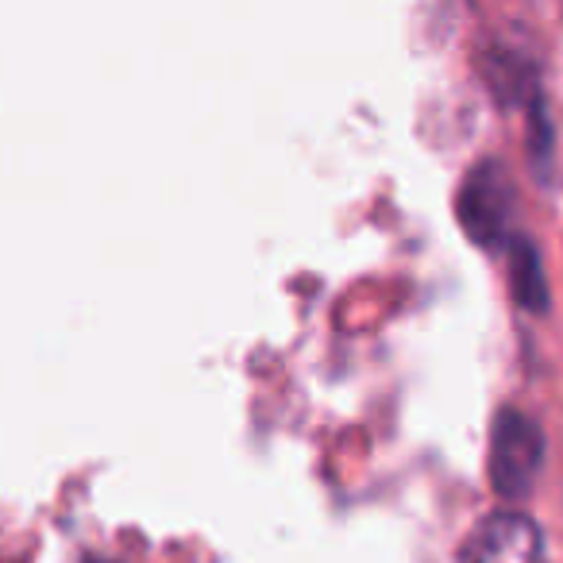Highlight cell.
I'll return each instance as SVG.
<instances>
[{
  "label": "cell",
  "instance_id": "obj_1",
  "mask_svg": "<svg viewBox=\"0 0 563 563\" xmlns=\"http://www.w3.org/2000/svg\"><path fill=\"white\" fill-rule=\"evenodd\" d=\"M544 463V432L521 409H501L490 432V483L501 498H525Z\"/></svg>",
  "mask_w": 563,
  "mask_h": 563
},
{
  "label": "cell",
  "instance_id": "obj_2",
  "mask_svg": "<svg viewBox=\"0 0 563 563\" xmlns=\"http://www.w3.org/2000/svg\"><path fill=\"white\" fill-rule=\"evenodd\" d=\"M509 217H514V186L498 163H478L460 189V220L471 240L483 247L509 243Z\"/></svg>",
  "mask_w": 563,
  "mask_h": 563
},
{
  "label": "cell",
  "instance_id": "obj_3",
  "mask_svg": "<svg viewBox=\"0 0 563 563\" xmlns=\"http://www.w3.org/2000/svg\"><path fill=\"white\" fill-rule=\"evenodd\" d=\"M463 563H544V537L525 514H490L463 548Z\"/></svg>",
  "mask_w": 563,
  "mask_h": 563
},
{
  "label": "cell",
  "instance_id": "obj_4",
  "mask_svg": "<svg viewBox=\"0 0 563 563\" xmlns=\"http://www.w3.org/2000/svg\"><path fill=\"white\" fill-rule=\"evenodd\" d=\"M509 274H514V294L529 313H540L548 306V282L540 266V251L529 235L509 240Z\"/></svg>",
  "mask_w": 563,
  "mask_h": 563
}]
</instances>
